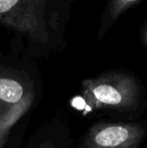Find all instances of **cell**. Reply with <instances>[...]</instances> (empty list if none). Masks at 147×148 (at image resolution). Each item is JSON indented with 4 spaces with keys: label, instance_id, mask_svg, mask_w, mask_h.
Wrapping results in <instances>:
<instances>
[{
    "label": "cell",
    "instance_id": "1",
    "mask_svg": "<svg viewBox=\"0 0 147 148\" xmlns=\"http://www.w3.org/2000/svg\"><path fill=\"white\" fill-rule=\"evenodd\" d=\"M139 86L131 76L109 73L83 83L82 95L94 109L131 111L139 102Z\"/></svg>",
    "mask_w": 147,
    "mask_h": 148
},
{
    "label": "cell",
    "instance_id": "2",
    "mask_svg": "<svg viewBox=\"0 0 147 148\" xmlns=\"http://www.w3.org/2000/svg\"><path fill=\"white\" fill-rule=\"evenodd\" d=\"M145 134L138 123H97L87 132L84 148H137Z\"/></svg>",
    "mask_w": 147,
    "mask_h": 148
},
{
    "label": "cell",
    "instance_id": "3",
    "mask_svg": "<svg viewBox=\"0 0 147 148\" xmlns=\"http://www.w3.org/2000/svg\"><path fill=\"white\" fill-rule=\"evenodd\" d=\"M34 96L22 80L0 72V123L11 128L31 106Z\"/></svg>",
    "mask_w": 147,
    "mask_h": 148
},
{
    "label": "cell",
    "instance_id": "4",
    "mask_svg": "<svg viewBox=\"0 0 147 148\" xmlns=\"http://www.w3.org/2000/svg\"><path fill=\"white\" fill-rule=\"evenodd\" d=\"M20 0H0V16L7 15V13L15 9Z\"/></svg>",
    "mask_w": 147,
    "mask_h": 148
},
{
    "label": "cell",
    "instance_id": "5",
    "mask_svg": "<svg viewBox=\"0 0 147 148\" xmlns=\"http://www.w3.org/2000/svg\"><path fill=\"white\" fill-rule=\"evenodd\" d=\"M137 0H116L115 3L113 4V8H114V14H119L120 11L122 9H124L125 7H127L128 5L134 3Z\"/></svg>",
    "mask_w": 147,
    "mask_h": 148
},
{
    "label": "cell",
    "instance_id": "6",
    "mask_svg": "<svg viewBox=\"0 0 147 148\" xmlns=\"http://www.w3.org/2000/svg\"><path fill=\"white\" fill-rule=\"evenodd\" d=\"M9 130H10V129L8 128V127L4 126L3 124H1V123H0V147H1L2 145H3V143L5 142Z\"/></svg>",
    "mask_w": 147,
    "mask_h": 148
},
{
    "label": "cell",
    "instance_id": "7",
    "mask_svg": "<svg viewBox=\"0 0 147 148\" xmlns=\"http://www.w3.org/2000/svg\"><path fill=\"white\" fill-rule=\"evenodd\" d=\"M34 148H53V146L49 142H42V143H39V144Z\"/></svg>",
    "mask_w": 147,
    "mask_h": 148
}]
</instances>
